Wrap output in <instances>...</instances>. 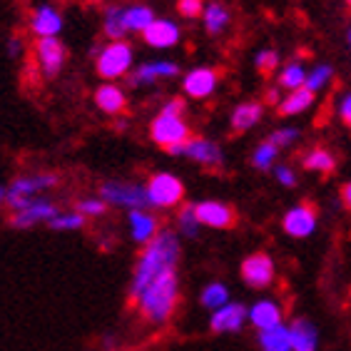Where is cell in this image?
Wrapping results in <instances>:
<instances>
[{
    "instance_id": "1",
    "label": "cell",
    "mask_w": 351,
    "mask_h": 351,
    "mask_svg": "<svg viewBox=\"0 0 351 351\" xmlns=\"http://www.w3.org/2000/svg\"><path fill=\"white\" fill-rule=\"evenodd\" d=\"M180 254H182V242H180V234L169 227H162L152 239H149L145 247H142L140 257L135 262V271H132V279H130V289L128 297L130 302L135 304L137 297L147 289L149 284L160 279L167 271L177 269L180 264Z\"/></svg>"
},
{
    "instance_id": "2",
    "label": "cell",
    "mask_w": 351,
    "mask_h": 351,
    "mask_svg": "<svg viewBox=\"0 0 351 351\" xmlns=\"http://www.w3.org/2000/svg\"><path fill=\"white\" fill-rule=\"evenodd\" d=\"M177 304H180V277H177V269L155 279L135 302L140 317L152 326L167 324L172 314H175Z\"/></svg>"
},
{
    "instance_id": "3",
    "label": "cell",
    "mask_w": 351,
    "mask_h": 351,
    "mask_svg": "<svg viewBox=\"0 0 351 351\" xmlns=\"http://www.w3.org/2000/svg\"><path fill=\"white\" fill-rule=\"evenodd\" d=\"M132 62H135V50L128 40H110L97 50L95 73L108 82H115L117 77H125L132 70Z\"/></svg>"
},
{
    "instance_id": "4",
    "label": "cell",
    "mask_w": 351,
    "mask_h": 351,
    "mask_svg": "<svg viewBox=\"0 0 351 351\" xmlns=\"http://www.w3.org/2000/svg\"><path fill=\"white\" fill-rule=\"evenodd\" d=\"M100 197L108 202V207H120L125 212L132 210H149L147 189L140 182L128 180H105L100 184Z\"/></svg>"
},
{
    "instance_id": "5",
    "label": "cell",
    "mask_w": 351,
    "mask_h": 351,
    "mask_svg": "<svg viewBox=\"0 0 351 351\" xmlns=\"http://www.w3.org/2000/svg\"><path fill=\"white\" fill-rule=\"evenodd\" d=\"M145 189H147L149 210H175L184 202V184L172 172L149 175Z\"/></svg>"
},
{
    "instance_id": "6",
    "label": "cell",
    "mask_w": 351,
    "mask_h": 351,
    "mask_svg": "<svg viewBox=\"0 0 351 351\" xmlns=\"http://www.w3.org/2000/svg\"><path fill=\"white\" fill-rule=\"evenodd\" d=\"M167 155L175 157H187L192 162H197L204 169H219L224 165V152L217 142L207 140V137H189L182 145H172L167 147Z\"/></svg>"
},
{
    "instance_id": "7",
    "label": "cell",
    "mask_w": 351,
    "mask_h": 351,
    "mask_svg": "<svg viewBox=\"0 0 351 351\" xmlns=\"http://www.w3.org/2000/svg\"><path fill=\"white\" fill-rule=\"evenodd\" d=\"M149 137H152V142H155L157 147L167 149V147H172V145L187 142L189 137H192V130H189V125L184 122V117L160 112L155 120L149 122Z\"/></svg>"
},
{
    "instance_id": "8",
    "label": "cell",
    "mask_w": 351,
    "mask_h": 351,
    "mask_svg": "<svg viewBox=\"0 0 351 351\" xmlns=\"http://www.w3.org/2000/svg\"><path fill=\"white\" fill-rule=\"evenodd\" d=\"M58 204L53 199H47V197H33L27 207L18 212H10L8 217V224L13 227V230H33L38 224H47L58 215Z\"/></svg>"
},
{
    "instance_id": "9",
    "label": "cell",
    "mask_w": 351,
    "mask_h": 351,
    "mask_svg": "<svg viewBox=\"0 0 351 351\" xmlns=\"http://www.w3.org/2000/svg\"><path fill=\"white\" fill-rule=\"evenodd\" d=\"M239 274H242V282L250 287V289H267L271 282H274V259L267 254V252H254L250 257H244L239 264Z\"/></svg>"
},
{
    "instance_id": "10",
    "label": "cell",
    "mask_w": 351,
    "mask_h": 351,
    "mask_svg": "<svg viewBox=\"0 0 351 351\" xmlns=\"http://www.w3.org/2000/svg\"><path fill=\"white\" fill-rule=\"evenodd\" d=\"M317 224H319V215H317V207L311 202L294 204L282 217V230L291 239H306V237H311L314 230H317Z\"/></svg>"
},
{
    "instance_id": "11",
    "label": "cell",
    "mask_w": 351,
    "mask_h": 351,
    "mask_svg": "<svg viewBox=\"0 0 351 351\" xmlns=\"http://www.w3.org/2000/svg\"><path fill=\"white\" fill-rule=\"evenodd\" d=\"M195 215L202 227L210 230H232L237 224V212L230 202L222 199H202L195 202Z\"/></svg>"
},
{
    "instance_id": "12",
    "label": "cell",
    "mask_w": 351,
    "mask_h": 351,
    "mask_svg": "<svg viewBox=\"0 0 351 351\" xmlns=\"http://www.w3.org/2000/svg\"><path fill=\"white\" fill-rule=\"evenodd\" d=\"M35 60L40 65L45 77H55L60 75L68 60V50L60 43V38H35Z\"/></svg>"
},
{
    "instance_id": "13",
    "label": "cell",
    "mask_w": 351,
    "mask_h": 351,
    "mask_svg": "<svg viewBox=\"0 0 351 351\" xmlns=\"http://www.w3.org/2000/svg\"><path fill=\"white\" fill-rule=\"evenodd\" d=\"M247 324V306L239 302H227L224 306L212 311L210 331L212 334H237Z\"/></svg>"
},
{
    "instance_id": "14",
    "label": "cell",
    "mask_w": 351,
    "mask_h": 351,
    "mask_svg": "<svg viewBox=\"0 0 351 351\" xmlns=\"http://www.w3.org/2000/svg\"><path fill=\"white\" fill-rule=\"evenodd\" d=\"M62 25H65L62 13L50 3L35 5L33 13H30V33L35 38H58L62 33Z\"/></svg>"
},
{
    "instance_id": "15",
    "label": "cell",
    "mask_w": 351,
    "mask_h": 351,
    "mask_svg": "<svg viewBox=\"0 0 351 351\" xmlns=\"http://www.w3.org/2000/svg\"><path fill=\"white\" fill-rule=\"evenodd\" d=\"M60 182V175L55 172H35V175H21L8 184V195L13 197H35L43 192H50Z\"/></svg>"
},
{
    "instance_id": "16",
    "label": "cell",
    "mask_w": 351,
    "mask_h": 351,
    "mask_svg": "<svg viewBox=\"0 0 351 351\" xmlns=\"http://www.w3.org/2000/svg\"><path fill=\"white\" fill-rule=\"evenodd\" d=\"M217 85H219V73H217L215 68H195L182 77L184 95H187V97H195V100L210 97L217 90Z\"/></svg>"
},
{
    "instance_id": "17",
    "label": "cell",
    "mask_w": 351,
    "mask_h": 351,
    "mask_svg": "<svg viewBox=\"0 0 351 351\" xmlns=\"http://www.w3.org/2000/svg\"><path fill=\"white\" fill-rule=\"evenodd\" d=\"M142 38H145V43L149 47H155V50H167V47H175L180 43L182 30H180L177 23L167 21V18H155L152 25L142 33Z\"/></svg>"
},
{
    "instance_id": "18",
    "label": "cell",
    "mask_w": 351,
    "mask_h": 351,
    "mask_svg": "<svg viewBox=\"0 0 351 351\" xmlns=\"http://www.w3.org/2000/svg\"><path fill=\"white\" fill-rule=\"evenodd\" d=\"M93 100L97 110H102L105 115H122L128 110V93L117 85V82H102L93 93Z\"/></svg>"
},
{
    "instance_id": "19",
    "label": "cell",
    "mask_w": 351,
    "mask_h": 351,
    "mask_svg": "<svg viewBox=\"0 0 351 351\" xmlns=\"http://www.w3.org/2000/svg\"><path fill=\"white\" fill-rule=\"evenodd\" d=\"M128 227H130V237H132V242L142 244V247H145V244H147L157 232L162 230L160 217H155L149 210L128 212Z\"/></svg>"
},
{
    "instance_id": "20",
    "label": "cell",
    "mask_w": 351,
    "mask_h": 351,
    "mask_svg": "<svg viewBox=\"0 0 351 351\" xmlns=\"http://www.w3.org/2000/svg\"><path fill=\"white\" fill-rule=\"evenodd\" d=\"M180 65L169 60H157V62H142L137 70L130 75V85H152L157 80H167V77H177Z\"/></svg>"
},
{
    "instance_id": "21",
    "label": "cell",
    "mask_w": 351,
    "mask_h": 351,
    "mask_svg": "<svg viewBox=\"0 0 351 351\" xmlns=\"http://www.w3.org/2000/svg\"><path fill=\"white\" fill-rule=\"evenodd\" d=\"M282 317H284L282 306L277 302H271V299H259L257 304L247 306V322L257 331L282 324Z\"/></svg>"
},
{
    "instance_id": "22",
    "label": "cell",
    "mask_w": 351,
    "mask_h": 351,
    "mask_svg": "<svg viewBox=\"0 0 351 351\" xmlns=\"http://www.w3.org/2000/svg\"><path fill=\"white\" fill-rule=\"evenodd\" d=\"M291 351H317L319 349V329L306 317H297L289 324Z\"/></svg>"
},
{
    "instance_id": "23",
    "label": "cell",
    "mask_w": 351,
    "mask_h": 351,
    "mask_svg": "<svg viewBox=\"0 0 351 351\" xmlns=\"http://www.w3.org/2000/svg\"><path fill=\"white\" fill-rule=\"evenodd\" d=\"M202 25L204 30L210 35H222L227 27H230L232 23V13L227 10V5L224 3H219V0H210V3H204V10H202Z\"/></svg>"
},
{
    "instance_id": "24",
    "label": "cell",
    "mask_w": 351,
    "mask_h": 351,
    "mask_svg": "<svg viewBox=\"0 0 351 351\" xmlns=\"http://www.w3.org/2000/svg\"><path fill=\"white\" fill-rule=\"evenodd\" d=\"M264 117V105L257 100H250V102H239L234 110H232V120H230V128L234 132H247L257 125L259 120Z\"/></svg>"
},
{
    "instance_id": "25",
    "label": "cell",
    "mask_w": 351,
    "mask_h": 351,
    "mask_svg": "<svg viewBox=\"0 0 351 351\" xmlns=\"http://www.w3.org/2000/svg\"><path fill=\"white\" fill-rule=\"evenodd\" d=\"M257 344L262 351H291V337L289 324H277L269 329L257 331Z\"/></svg>"
},
{
    "instance_id": "26",
    "label": "cell",
    "mask_w": 351,
    "mask_h": 351,
    "mask_svg": "<svg viewBox=\"0 0 351 351\" xmlns=\"http://www.w3.org/2000/svg\"><path fill=\"white\" fill-rule=\"evenodd\" d=\"M157 15L149 5H122V23L128 33H145Z\"/></svg>"
},
{
    "instance_id": "27",
    "label": "cell",
    "mask_w": 351,
    "mask_h": 351,
    "mask_svg": "<svg viewBox=\"0 0 351 351\" xmlns=\"http://www.w3.org/2000/svg\"><path fill=\"white\" fill-rule=\"evenodd\" d=\"M317 100V95L311 93L306 88H299V90H291L289 95H284L282 102H279V115L284 117H291V115H302L304 110L311 108V102Z\"/></svg>"
},
{
    "instance_id": "28",
    "label": "cell",
    "mask_w": 351,
    "mask_h": 351,
    "mask_svg": "<svg viewBox=\"0 0 351 351\" xmlns=\"http://www.w3.org/2000/svg\"><path fill=\"white\" fill-rule=\"evenodd\" d=\"M302 165H304V169L317 172V175H331L337 169V157L326 147H311L302 155Z\"/></svg>"
},
{
    "instance_id": "29",
    "label": "cell",
    "mask_w": 351,
    "mask_h": 351,
    "mask_svg": "<svg viewBox=\"0 0 351 351\" xmlns=\"http://www.w3.org/2000/svg\"><path fill=\"white\" fill-rule=\"evenodd\" d=\"M102 33L108 35L110 40H125V23H122V5H108L102 10Z\"/></svg>"
},
{
    "instance_id": "30",
    "label": "cell",
    "mask_w": 351,
    "mask_h": 351,
    "mask_svg": "<svg viewBox=\"0 0 351 351\" xmlns=\"http://www.w3.org/2000/svg\"><path fill=\"white\" fill-rule=\"evenodd\" d=\"M232 294H230V287L224 282H210L207 287L202 289V294H199V304L204 306V309H219V306H224L227 302H232Z\"/></svg>"
},
{
    "instance_id": "31",
    "label": "cell",
    "mask_w": 351,
    "mask_h": 351,
    "mask_svg": "<svg viewBox=\"0 0 351 351\" xmlns=\"http://www.w3.org/2000/svg\"><path fill=\"white\" fill-rule=\"evenodd\" d=\"M277 157H279L277 145L271 140H264V142H259L257 147H254V152H252V167L259 169V172H269V169H274V165H277Z\"/></svg>"
},
{
    "instance_id": "32",
    "label": "cell",
    "mask_w": 351,
    "mask_h": 351,
    "mask_svg": "<svg viewBox=\"0 0 351 351\" xmlns=\"http://www.w3.org/2000/svg\"><path fill=\"white\" fill-rule=\"evenodd\" d=\"M199 219L195 215V204H180L177 212V234L187 237V239H197L199 237Z\"/></svg>"
},
{
    "instance_id": "33",
    "label": "cell",
    "mask_w": 351,
    "mask_h": 351,
    "mask_svg": "<svg viewBox=\"0 0 351 351\" xmlns=\"http://www.w3.org/2000/svg\"><path fill=\"white\" fill-rule=\"evenodd\" d=\"M306 73L309 70L302 65V62H289L287 68H282V73H279V88L282 90H299V88H304V82H306Z\"/></svg>"
},
{
    "instance_id": "34",
    "label": "cell",
    "mask_w": 351,
    "mask_h": 351,
    "mask_svg": "<svg viewBox=\"0 0 351 351\" xmlns=\"http://www.w3.org/2000/svg\"><path fill=\"white\" fill-rule=\"evenodd\" d=\"M85 222H88V217H82L77 210H73V212H58V215L47 222V227L55 232H77L85 227Z\"/></svg>"
},
{
    "instance_id": "35",
    "label": "cell",
    "mask_w": 351,
    "mask_h": 351,
    "mask_svg": "<svg viewBox=\"0 0 351 351\" xmlns=\"http://www.w3.org/2000/svg\"><path fill=\"white\" fill-rule=\"evenodd\" d=\"M331 80H334V68H331L329 62H319L317 68H311L309 73H306L304 88L317 95V93H322Z\"/></svg>"
},
{
    "instance_id": "36",
    "label": "cell",
    "mask_w": 351,
    "mask_h": 351,
    "mask_svg": "<svg viewBox=\"0 0 351 351\" xmlns=\"http://www.w3.org/2000/svg\"><path fill=\"white\" fill-rule=\"evenodd\" d=\"M254 68H257V73H262V75H271L279 68V53L277 50H271V47L259 50L257 58H254Z\"/></svg>"
},
{
    "instance_id": "37",
    "label": "cell",
    "mask_w": 351,
    "mask_h": 351,
    "mask_svg": "<svg viewBox=\"0 0 351 351\" xmlns=\"http://www.w3.org/2000/svg\"><path fill=\"white\" fill-rule=\"evenodd\" d=\"M75 210L80 212L82 217H102L105 212H108V202H105L100 195L97 197H82Z\"/></svg>"
},
{
    "instance_id": "38",
    "label": "cell",
    "mask_w": 351,
    "mask_h": 351,
    "mask_svg": "<svg viewBox=\"0 0 351 351\" xmlns=\"http://www.w3.org/2000/svg\"><path fill=\"white\" fill-rule=\"evenodd\" d=\"M299 135H302V132H299V128H279V130H274V132H271L269 140L274 142L279 149H282V147H289V145H294V142L299 140Z\"/></svg>"
},
{
    "instance_id": "39",
    "label": "cell",
    "mask_w": 351,
    "mask_h": 351,
    "mask_svg": "<svg viewBox=\"0 0 351 351\" xmlns=\"http://www.w3.org/2000/svg\"><path fill=\"white\" fill-rule=\"evenodd\" d=\"M204 10V0H177V13L187 18V21H195L199 18Z\"/></svg>"
},
{
    "instance_id": "40",
    "label": "cell",
    "mask_w": 351,
    "mask_h": 351,
    "mask_svg": "<svg viewBox=\"0 0 351 351\" xmlns=\"http://www.w3.org/2000/svg\"><path fill=\"white\" fill-rule=\"evenodd\" d=\"M274 177H277V182L282 184V187L291 189V187H297V175H294V169L289 167V165H274Z\"/></svg>"
},
{
    "instance_id": "41",
    "label": "cell",
    "mask_w": 351,
    "mask_h": 351,
    "mask_svg": "<svg viewBox=\"0 0 351 351\" xmlns=\"http://www.w3.org/2000/svg\"><path fill=\"white\" fill-rule=\"evenodd\" d=\"M337 112H339V120L344 122L346 128L351 130V90L344 95V97H341V100H339V108H337Z\"/></svg>"
},
{
    "instance_id": "42",
    "label": "cell",
    "mask_w": 351,
    "mask_h": 351,
    "mask_svg": "<svg viewBox=\"0 0 351 351\" xmlns=\"http://www.w3.org/2000/svg\"><path fill=\"white\" fill-rule=\"evenodd\" d=\"M184 110H187V105H184L182 97H172V100L165 102L160 112H165V115H180V117H184Z\"/></svg>"
},
{
    "instance_id": "43",
    "label": "cell",
    "mask_w": 351,
    "mask_h": 351,
    "mask_svg": "<svg viewBox=\"0 0 351 351\" xmlns=\"http://www.w3.org/2000/svg\"><path fill=\"white\" fill-rule=\"evenodd\" d=\"M284 95L279 93V85L277 88H269L264 93V105H271V108H279V102H282Z\"/></svg>"
},
{
    "instance_id": "44",
    "label": "cell",
    "mask_w": 351,
    "mask_h": 351,
    "mask_svg": "<svg viewBox=\"0 0 351 351\" xmlns=\"http://www.w3.org/2000/svg\"><path fill=\"white\" fill-rule=\"evenodd\" d=\"M8 55H10V58H21L23 55V40L21 38H10V40H8Z\"/></svg>"
},
{
    "instance_id": "45",
    "label": "cell",
    "mask_w": 351,
    "mask_h": 351,
    "mask_svg": "<svg viewBox=\"0 0 351 351\" xmlns=\"http://www.w3.org/2000/svg\"><path fill=\"white\" fill-rule=\"evenodd\" d=\"M339 197H341V202H344V207L351 212V182L341 184V192H339Z\"/></svg>"
},
{
    "instance_id": "46",
    "label": "cell",
    "mask_w": 351,
    "mask_h": 351,
    "mask_svg": "<svg viewBox=\"0 0 351 351\" xmlns=\"http://www.w3.org/2000/svg\"><path fill=\"white\" fill-rule=\"evenodd\" d=\"M5 197H8V187H3V184H0V207L5 204Z\"/></svg>"
},
{
    "instance_id": "47",
    "label": "cell",
    "mask_w": 351,
    "mask_h": 351,
    "mask_svg": "<svg viewBox=\"0 0 351 351\" xmlns=\"http://www.w3.org/2000/svg\"><path fill=\"white\" fill-rule=\"evenodd\" d=\"M115 128H117V130H128V122L120 120V122H117V125H115Z\"/></svg>"
},
{
    "instance_id": "48",
    "label": "cell",
    "mask_w": 351,
    "mask_h": 351,
    "mask_svg": "<svg viewBox=\"0 0 351 351\" xmlns=\"http://www.w3.org/2000/svg\"><path fill=\"white\" fill-rule=\"evenodd\" d=\"M85 3H88V5H100L102 0H85Z\"/></svg>"
},
{
    "instance_id": "49",
    "label": "cell",
    "mask_w": 351,
    "mask_h": 351,
    "mask_svg": "<svg viewBox=\"0 0 351 351\" xmlns=\"http://www.w3.org/2000/svg\"><path fill=\"white\" fill-rule=\"evenodd\" d=\"M346 40H349V47H351V27H349V33H346Z\"/></svg>"
},
{
    "instance_id": "50",
    "label": "cell",
    "mask_w": 351,
    "mask_h": 351,
    "mask_svg": "<svg viewBox=\"0 0 351 351\" xmlns=\"http://www.w3.org/2000/svg\"><path fill=\"white\" fill-rule=\"evenodd\" d=\"M346 5H349V8H351V0H346Z\"/></svg>"
}]
</instances>
